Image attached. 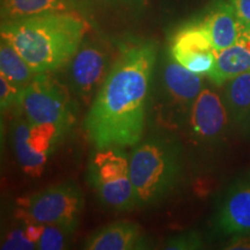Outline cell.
<instances>
[{
  "label": "cell",
  "mask_w": 250,
  "mask_h": 250,
  "mask_svg": "<svg viewBox=\"0 0 250 250\" xmlns=\"http://www.w3.org/2000/svg\"><path fill=\"white\" fill-rule=\"evenodd\" d=\"M202 247V241L199 235L196 233H181L174 235L167 240L164 249L169 250H189L198 249Z\"/></svg>",
  "instance_id": "cell-20"
},
{
  "label": "cell",
  "mask_w": 250,
  "mask_h": 250,
  "mask_svg": "<svg viewBox=\"0 0 250 250\" xmlns=\"http://www.w3.org/2000/svg\"><path fill=\"white\" fill-rule=\"evenodd\" d=\"M183 168L182 145L167 134L148 137L130 155V176L139 206L161 202L176 188Z\"/></svg>",
  "instance_id": "cell-3"
},
{
  "label": "cell",
  "mask_w": 250,
  "mask_h": 250,
  "mask_svg": "<svg viewBox=\"0 0 250 250\" xmlns=\"http://www.w3.org/2000/svg\"><path fill=\"white\" fill-rule=\"evenodd\" d=\"M188 122L196 140L202 143L217 140L228 125L226 103L215 90L203 88L193 102Z\"/></svg>",
  "instance_id": "cell-10"
},
{
  "label": "cell",
  "mask_w": 250,
  "mask_h": 250,
  "mask_svg": "<svg viewBox=\"0 0 250 250\" xmlns=\"http://www.w3.org/2000/svg\"><path fill=\"white\" fill-rule=\"evenodd\" d=\"M227 249H250V237L237 236L226 247Z\"/></svg>",
  "instance_id": "cell-26"
},
{
  "label": "cell",
  "mask_w": 250,
  "mask_h": 250,
  "mask_svg": "<svg viewBox=\"0 0 250 250\" xmlns=\"http://www.w3.org/2000/svg\"><path fill=\"white\" fill-rule=\"evenodd\" d=\"M20 90L21 88L12 83L5 76L0 74V107H1V112L8 110L11 107H17Z\"/></svg>",
  "instance_id": "cell-21"
},
{
  "label": "cell",
  "mask_w": 250,
  "mask_h": 250,
  "mask_svg": "<svg viewBox=\"0 0 250 250\" xmlns=\"http://www.w3.org/2000/svg\"><path fill=\"white\" fill-rule=\"evenodd\" d=\"M88 250H140L148 248V240L138 225L116 221L93 233L85 242Z\"/></svg>",
  "instance_id": "cell-11"
},
{
  "label": "cell",
  "mask_w": 250,
  "mask_h": 250,
  "mask_svg": "<svg viewBox=\"0 0 250 250\" xmlns=\"http://www.w3.org/2000/svg\"><path fill=\"white\" fill-rule=\"evenodd\" d=\"M12 144L24 173L40 176L49 155L59 143L46 131L35 129L20 112L12 124Z\"/></svg>",
  "instance_id": "cell-9"
},
{
  "label": "cell",
  "mask_w": 250,
  "mask_h": 250,
  "mask_svg": "<svg viewBox=\"0 0 250 250\" xmlns=\"http://www.w3.org/2000/svg\"><path fill=\"white\" fill-rule=\"evenodd\" d=\"M36 245L34 242H31L29 239H28L26 235V232L23 229H18L12 230L11 233L8 234V236L6 237V241L2 243L1 249H35Z\"/></svg>",
  "instance_id": "cell-23"
},
{
  "label": "cell",
  "mask_w": 250,
  "mask_h": 250,
  "mask_svg": "<svg viewBox=\"0 0 250 250\" xmlns=\"http://www.w3.org/2000/svg\"><path fill=\"white\" fill-rule=\"evenodd\" d=\"M17 107L34 127L61 143L76 120V104L49 73L36 74L19 94Z\"/></svg>",
  "instance_id": "cell-4"
},
{
  "label": "cell",
  "mask_w": 250,
  "mask_h": 250,
  "mask_svg": "<svg viewBox=\"0 0 250 250\" xmlns=\"http://www.w3.org/2000/svg\"><path fill=\"white\" fill-rule=\"evenodd\" d=\"M229 4L246 28H250V0H229Z\"/></svg>",
  "instance_id": "cell-24"
},
{
  "label": "cell",
  "mask_w": 250,
  "mask_h": 250,
  "mask_svg": "<svg viewBox=\"0 0 250 250\" xmlns=\"http://www.w3.org/2000/svg\"><path fill=\"white\" fill-rule=\"evenodd\" d=\"M210 34L204 21L195 20L184 23L171 36L169 54L176 62L199 52L213 51Z\"/></svg>",
  "instance_id": "cell-14"
},
{
  "label": "cell",
  "mask_w": 250,
  "mask_h": 250,
  "mask_svg": "<svg viewBox=\"0 0 250 250\" xmlns=\"http://www.w3.org/2000/svg\"><path fill=\"white\" fill-rule=\"evenodd\" d=\"M145 0H76L77 9L90 7H138L144 5Z\"/></svg>",
  "instance_id": "cell-22"
},
{
  "label": "cell",
  "mask_w": 250,
  "mask_h": 250,
  "mask_svg": "<svg viewBox=\"0 0 250 250\" xmlns=\"http://www.w3.org/2000/svg\"><path fill=\"white\" fill-rule=\"evenodd\" d=\"M158 62V45L143 41L125 48L111 65L83 121L96 149L130 147L142 142Z\"/></svg>",
  "instance_id": "cell-1"
},
{
  "label": "cell",
  "mask_w": 250,
  "mask_h": 250,
  "mask_svg": "<svg viewBox=\"0 0 250 250\" xmlns=\"http://www.w3.org/2000/svg\"><path fill=\"white\" fill-rule=\"evenodd\" d=\"M218 227L226 234L250 233V183L237 184L220 206Z\"/></svg>",
  "instance_id": "cell-13"
},
{
  "label": "cell",
  "mask_w": 250,
  "mask_h": 250,
  "mask_svg": "<svg viewBox=\"0 0 250 250\" xmlns=\"http://www.w3.org/2000/svg\"><path fill=\"white\" fill-rule=\"evenodd\" d=\"M0 70L2 76L21 89L36 76L17 50L2 39L0 44Z\"/></svg>",
  "instance_id": "cell-17"
},
{
  "label": "cell",
  "mask_w": 250,
  "mask_h": 250,
  "mask_svg": "<svg viewBox=\"0 0 250 250\" xmlns=\"http://www.w3.org/2000/svg\"><path fill=\"white\" fill-rule=\"evenodd\" d=\"M87 179L107 208L129 211L139 206L130 176V156L123 148L96 149L88 162Z\"/></svg>",
  "instance_id": "cell-5"
},
{
  "label": "cell",
  "mask_w": 250,
  "mask_h": 250,
  "mask_svg": "<svg viewBox=\"0 0 250 250\" xmlns=\"http://www.w3.org/2000/svg\"><path fill=\"white\" fill-rule=\"evenodd\" d=\"M225 103L228 114L237 123L250 117V71L240 74L225 83Z\"/></svg>",
  "instance_id": "cell-16"
},
{
  "label": "cell",
  "mask_w": 250,
  "mask_h": 250,
  "mask_svg": "<svg viewBox=\"0 0 250 250\" xmlns=\"http://www.w3.org/2000/svg\"><path fill=\"white\" fill-rule=\"evenodd\" d=\"M203 21L210 34L214 51H221L239 42L246 28L232 5L224 0H214Z\"/></svg>",
  "instance_id": "cell-12"
},
{
  "label": "cell",
  "mask_w": 250,
  "mask_h": 250,
  "mask_svg": "<svg viewBox=\"0 0 250 250\" xmlns=\"http://www.w3.org/2000/svg\"><path fill=\"white\" fill-rule=\"evenodd\" d=\"M67 235L66 230L62 228L55 226V225H44V230H43L42 236L40 241L37 242L36 249L40 250H61L64 249L67 245Z\"/></svg>",
  "instance_id": "cell-18"
},
{
  "label": "cell",
  "mask_w": 250,
  "mask_h": 250,
  "mask_svg": "<svg viewBox=\"0 0 250 250\" xmlns=\"http://www.w3.org/2000/svg\"><path fill=\"white\" fill-rule=\"evenodd\" d=\"M74 9L76 0H1V22Z\"/></svg>",
  "instance_id": "cell-15"
},
{
  "label": "cell",
  "mask_w": 250,
  "mask_h": 250,
  "mask_svg": "<svg viewBox=\"0 0 250 250\" xmlns=\"http://www.w3.org/2000/svg\"><path fill=\"white\" fill-rule=\"evenodd\" d=\"M158 70V76L153 77L156 85L152 87L155 88L159 117L173 125H182L203 90L201 74L188 70L169 54Z\"/></svg>",
  "instance_id": "cell-6"
},
{
  "label": "cell",
  "mask_w": 250,
  "mask_h": 250,
  "mask_svg": "<svg viewBox=\"0 0 250 250\" xmlns=\"http://www.w3.org/2000/svg\"><path fill=\"white\" fill-rule=\"evenodd\" d=\"M110 57L102 43L83 40L77 54L67 64V81L71 92L80 101L88 103L95 98L108 76Z\"/></svg>",
  "instance_id": "cell-8"
},
{
  "label": "cell",
  "mask_w": 250,
  "mask_h": 250,
  "mask_svg": "<svg viewBox=\"0 0 250 250\" xmlns=\"http://www.w3.org/2000/svg\"><path fill=\"white\" fill-rule=\"evenodd\" d=\"M181 65L195 72L197 74H208L214 66L215 62V51H205L199 52L191 56L181 59L179 62Z\"/></svg>",
  "instance_id": "cell-19"
},
{
  "label": "cell",
  "mask_w": 250,
  "mask_h": 250,
  "mask_svg": "<svg viewBox=\"0 0 250 250\" xmlns=\"http://www.w3.org/2000/svg\"><path fill=\"white\" fill-rule=\"evenodd\" d=\"M26 217L31 223L55 225L72 234L79 226L83 195L73 181L54 184L23 201Z\"/></svg>",
  "instance_id": "cell-7"
},
{
  "label": "cell",
  "mask_w": 250,
  "mask_h": 250,
  "mask_svg": "<svg viewBox=\"0 0 250 250\" xmlns=\"http://www.w3.org/2000/svg\"><path fill=\"white\" fill-rule=\"evenodd\" d=\"M43 230H44V225L39 223H31L24 228L27 237L31 242L35 243V245H37V242L40 241Z\"/></svg>",
  "instance_id": "cell-25"
},
{
  "label": "cell",
  "mask_w": 250,
  "mask_h": 250,
  "mask_svg": "<svg viewBox=\"0 0 250 250\" xmlns=\"http://www.w3.org/2000/svg\"><path fill=\"white\" fill-rule=\"evenodd\" d=\"M87 24L73 12H56L1 22V39L35 74L62 68L85 40Z\"/></svg>",
  "instance_id": "cell-2"
}]
</instances>
